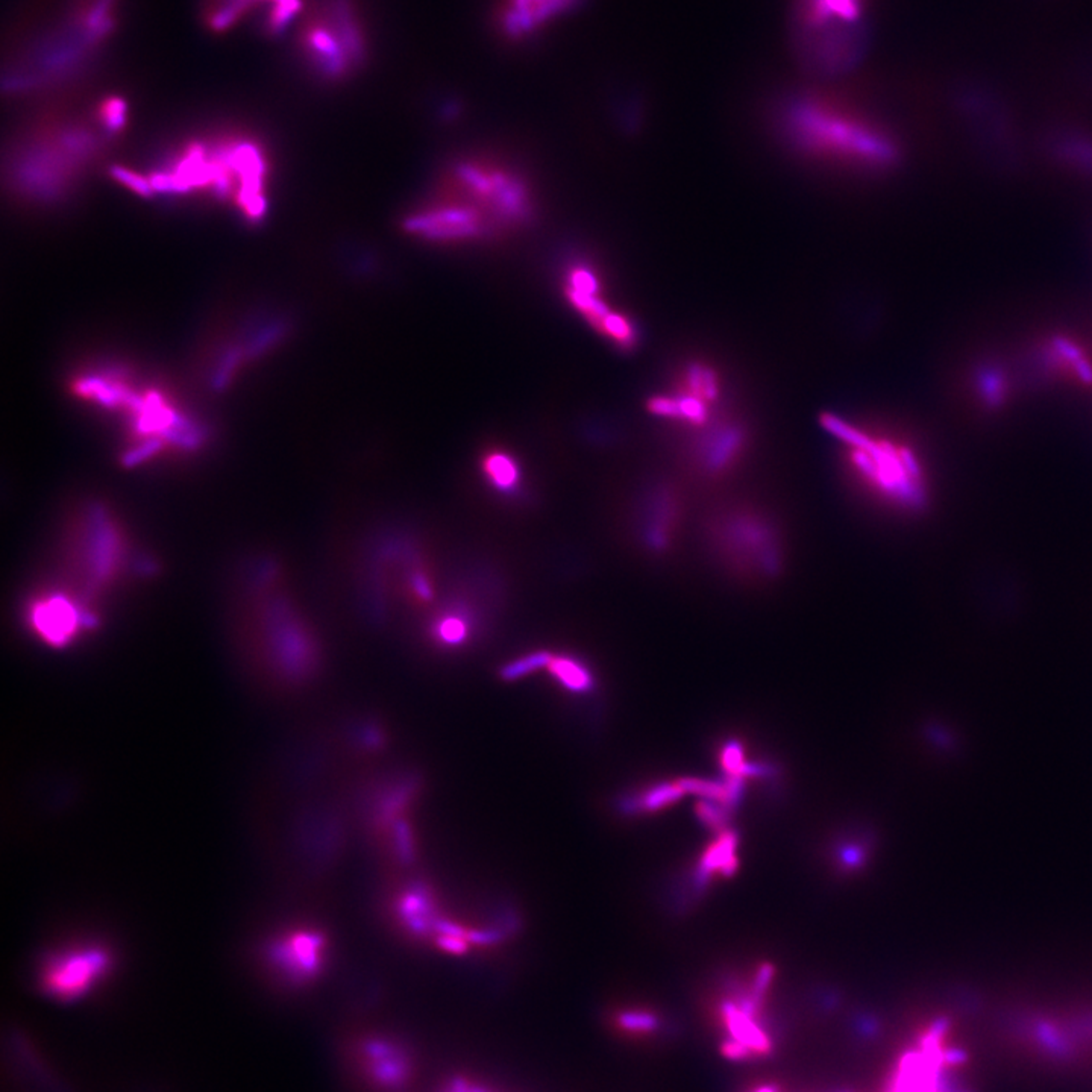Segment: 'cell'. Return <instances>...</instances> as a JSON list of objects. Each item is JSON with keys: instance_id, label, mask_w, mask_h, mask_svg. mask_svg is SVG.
I'll return each instance as SVG.
<instances>
[{"instance_id": "cell-1", "label": "cell", "mask_w": 1092, "mask_h": 1092, "mask_svg": "<svg viewBox=\"0 0 1092 1092\" xmlns=\"http://www.w3.org/2000/svg\"><path fill=\"white\" fill-rule=\"evenodd\" d=\"M534 208L533 190L521 172L490 156H463L404 219V229L430 244H479L520 231Z\"/></svg>"}, {"instance_id": "cell-2", "label": "cell", "mask_w": 1092, "mask_h": 1092, "mask_svg": "<svg viewBox=\"0 0 1092 1092\" xmlns=\"http://www.w3.org/2000/svg\"><path fill=\"white\" fill-rule=\"evenodd\" d=\"M821 425L839 443L847 471L860 489L908 512L924 505V471L911 448L867 431L838 414H823Z\"/></svg>"}, {"instance_id": "cell-3", "label": "cell", "mask_w": 1092, "mask_h": 1092, "mask_svg": "<svg viewBox=\"0 0 1092 1092\" xmlns=\"http://www.w3.org/2000/svg\"><path fill=\"white\" fill-rule=\"evenodd\" d=\"M781 127L802 152L856 168H886L895 156L890 140L871 124L818 96L792 99L784 106Z\"/></svg>"}, {"instance_id": "cell-4", "label": "cell", "mask_w": 1092, "mask_h": 1092, "mask_svg": "<svg viewBox=\"0 0 1092 1092\" xmlns=\"http://www.w3.org/2000/svg\"><path fill=\"white\" fill-rule=\"evenodd\" d=\"M865 0H795L792 35L802 67L833 77L848 72L865 48Z\"/></svg>"}, {"instance_id": "cell-5", "label": "cell", "mask_w": 1092, "mask_h": 1092, "mask_svg": "<svg viewBox=\"0 0 1092 1092\" xmlns=\"http://www.w3.org/2000/svg\"><path fill=\"white\" fill-rule=\"evenodd\" d=\"M721 390L715 367L692 361L683 369L679 387L654 395L648 401V410L657 418L701 431L713 425V408L721 400Z\"/></svg>"}, {"instance_id": "cell-6", "label": "cell", "mask_w": 1092, "mask_h": 1092, "mask_svg": "<svg viewBox=\"0 0 1092 1092\" xmlns=\"http://www.w3.org/2000/svg\"><path fill=\"white\" fill-rule=\"evenodd\" d=\"M716 534L719 548L739 569L763 578L776 577L781 569L780 544L774 526L762 516L733 513L721 521Z\"/></svg>"}, {"instance_id": "cell-7", "label": "cell", "mask_w": 1092, "mask_h": 1092, "mask_svg": "<svg viewBox=\"0 0 1092 1092\" xmlns=\"http://www.w3.org/2000/svg\"><path fill=\"white\" fill-rule=\"evenodd\" d=\"M565 293L573 309L619 348L632 349L638 343V330L633 320L610 309L609 302L603 298V284L595 267L586 263L570 266L565 276Z\"/></svg>"}, {"instance_id": "cell-8", "label": "cell", "mask_w": 1092, "mask_h": 1092, "mask_svg": "<svg viewBox=\"0 0 1092 1092\" xmlns=\"http://www.w3.org/2000/svg\"><path fill=\"white\" fill-rule=\"evenodd\" d=\"M109 969V955L96 945L58 951L46 959L40 971L41 987L52 997L75 1000L87 994Z\"/></svg>"}, {"instance_id": "cell-9", "label": "cell", "mask_w": 1092, "mask_h": 1092, "mask_svg": "<svg viewBox=\"0 0 1092 1092\" xmlns=\"http://www.w3.org/2000/svg\"><path fill=\"white\" fill-rule=\"evenodd\" d=\"M325 947L327 941L317 930H294L273 945L270 961L284 979L307 984L322 968Z\"/></svg>"}, {"instance_id": "cell-10", "label": "cell", "mask_w": 1092, "mask_h": 1092, "mask_svg": "<svg viewBox=\"0 0 1092 1092\" xmlns=\"http://www.w3.org/2000/svg\"><path fill=\"white\" fill-rule=\"evenodd\" d=\"M580 0H504L500 25L505 35L525 38L572 10Z\"/></svg>"}, {"instance_id": "cell-11", "label": "cell", "mask_w": 1092, "mask_h": 1092, "mask_svg": "<svg viewBox=\"0 0 1092 1092\" xmlns=\"http://www.w3.org/2000/svg\"><path fill=\"white\" fill-rule=\"evenodd\" d=\"M745 448V432L740 425L713 424L697 442V463L706 476H724L740 460Z\"/></svg>"}, {"instance_id": "cell-12", "label": "cell", "mask_w": 1092, "mask_h": 1092, "mask_svg": "<svg viewBox=\"0 0 1092 1092\" xmlns=\"http://www.w3.org/2000/svg\"><path fill=\"white\" fill-rule=\"evenodd\" d=\"M481 466L487 484L494 487L498 494L515 495L523 486L520 463L504 451H490L484 455Z\"/></svg>"}, {"instance_id": "cell-13", "label": "cell", "mask_w": 1092, "mask_h": 1092, "mask_svg": "<svg viewBox=\"0 0 1092 1092\" xmlns=\"http://www.w3.org/2000/svg\"><path fill=\"white\" fill-rule=\"evenodd\" d=\"M546 669H548L552 679L568 692H591L593 689V685H595L591 669L577 657L568 656V654H559V656L551 654Z\"/></svg>"}, {"instance_id": "cell-14", "label": "cell", "mask_w": 1092, "mask_h": 1092, "mask_svg": "<svg viewBox=\"0 0 1092 1092\" xmlns=\"http://www.w3.org/2000/svg\"><path fill=\"white\" fill-rule=\"evenodd\" d=\"M364 1055L370 1063V1071L375 1080L384 1086H398L406 1079V1063L400 1059V1055L384 1042H367Z\"/></svg>"}, {"instance_id": "cell-15", "label": "cell", "mask_w": 1092, "mask_h": 1092, "mask_svg": "<svg viewBox=\"0 0 1092 1092\" xmlns=\"http://www.w3.org/2000/svg\"><path fill=\"white\" fill-rule=\"evenodd\" d=\"M723 1013L726 1016L729 1031L733 1039L747 1045L748 1049L755 1053H768L771 1042L753 1021V1016L742 1012L733 1003H724Z\"/></svg>"}, {"instance_id": "cell-16", "label": "cell", "mask_w": 1092, "mask_h": 1092, "mask_svg": "<svg viewBox=\"0 0 1092 1092\" xmlns=\"http://www.w3.org/2000/svg\"><path fill=\"white\" fill-rule=\"evenodd\" d=\"M737 838L733 833H726L723 838L716 842L715 846L711 847L706 853L705 860H703V872L709 874L710 871H719L723 874L729 875L737 870V859L734 857V848H736Z\"/></svg>"}, {"instance_id": "cell-17", "label": "cell", "mask_w": 1092, "mask_h": 1092, "mask_svg": "<svg viewBox=\"0 0 1092 1092\" xmlns=\"http://www.w3.org/2000/svg\"><path fill=\"white\" fill-rule=\"evenodd\" d=\"M469 635H471V622L468 621V616L460 612H448L434 625V636L437 642L442 645H461Z\"/></svg>"}, {"instance_id": "cell-18", "label": "cell", "mask_w": 1092, "mask_h": 1092, "mask_svg": "<svg viewBox=\"0 0 1092 1092\" xmlns=\"http://www.w3.org/2000/svg\"><path fill=\"white\" fill-rule=\"evenodd\" d=\"M677 783H679L683 792H693V794L703 795L705 799L724 802L726 806H732V804H733L729 784L713 783V781L698 780V778H682V780L677 781Z\"/></svg>"}, {"instance_id": "cell-19", "label": "cell", "mask_w": 1092, "mask_h": 1092, "mask_svg": "<svg viewBox=\"0 0 1092 1092\" xmlns=\"http://www.w3.org/2000/svg\"><path fill=\"white\" fill-rule=\"evenodd\" d=\"M549 657H551V653H546V651H536V653L526 654L523 659H518V661L508 663L507 666L502 669V677H504L505 680H518L521 679V677H525V675L533 674V672L539 671V669H546Z\"/></svg>"}, {"instance_id": "cell-20", "label": "cell", "mask_w": 1092, "mask_h": 1092, "mask_svg": "<svg viewBox=\"0 0 1092 1092\" xmlns=\"http://www.w3.org/2000/svg\"><path fill=\"white\" fill-rule=\"evenodd\" d=\"M683 795V789L680 788L679 783L663 784V786H657L653 791L648 792L642 799V806L648 810L662 809V807L668 806L671 802H677Z\"/></svg>"}, {"instance_id": "cell-21", "label": "cell", "mask_w": 1092, "mask_h": 1092, "mask_svg": "<svg viewBox=\"0 0 1092 1092\" xmlns=\"http://www.w3.org/2000/svg\"><path fill=\"white\" fill-rule=\"evenodd\" d=\"M619 1024L625 1031L653 1032L659 1026L656 1016L646 1012H624L619 1015Z\"/></svg>"}, {"instance_id": "cell-22", "label": "cell", "mask_w": 1092, "mask_h": 1092, "mask_svg": "<svg viewBox=\"0 0 1092 1092\" xmlns=\"http://www.w3.org/2000/svg\"><path fill=\"white\" fill-rule=\"evenodd\" d=\"M697 813L698 817L705 821L706 825L715 828V830H721V828L726 825L727 820H729L726 809H721V807L716 806V804H711V802H708L698 804Z\"/></svg>"}, {"instance_id": "cell-23", "label": "cell", "mask_w": 1092, "mask_h": 1092, "mask_svg": "<svg viewBox=\"0 0 1092 1092\" xmlns=\"http://www.w3.org/2000/svg\"><path fill=\"white\" fill-rule=\"evenodd\" d=\"M113 174L117 179H119V181L125 182V184L129 185L131 189H134V192L140 193V195H143V197H150V184H148L145 179L137 176V174H131V172H128L125 171V169L120 168H114Z\"/></svg>"}, {"instance_id": "cell-24", "label": "cell", "mask_w": 1092, "mask_h": 1092, "mask_svg": "<svg viewBox=\"0 0 1092 1092\" xmlns=\"http://www.w3.org/2000/svg\"><path fill=\"white\" fill-rule=\"evenodd\" d=\"M773 976L774 969L771 965L762 966V969L758 971L757 977H755V991H753L752 995V997L755 998V1003H758L760 1000H762L763 994H765V989L768 987V985H770Z\"/></svg>"}, {"instance_id": "cell-25", "label": "cell", "mask_w": 1092, "mask_h": 1092, "mask_svg": "<svg viewBox=\"0 0 1092 1092\" xmlns=\"http://www.w3.org/2000/svg\"><path fill=\"white\" fill-rule=\"evenodd\" d=\"M724 1057L729 1059L740 1060L747 1059L752 1055V1050L748 1049L747 1045L737 1041V1039H730L723 1044Z\"/></svg>"}, {"instance_id": "cell-26", "label": "cell", "mask_w": 1092, "mask_h": 1092, "mask_svg": "<svg viewBox=\"0 0 1092 1092\" xmlns=\"http://www.w3.org/2000/svg\"><path fill=\"white\" fill-rule=\"evenodd\" d=\"M105 120L109 128L117 129L124 122V104L120 101H111L105 108Z\"/></svg>"}, {"instance_id": "cell-27", "label": "cell", "mask_w": 1092, "mask_h": 1092, "mask_svg": "<svg viewBox=\"0 0 1092 1092\" xmlns=\"http://www.w3.org/2000/svg\"><path fill=\"white\" fill-rule=\"evenodd\" d=\"M965 1060L966 1055L962 1050L953 1049L943 1053V1062L948 1063V1065H959Z\"/></svg>"}, {"instance_id": "cell-28", "label": "cell", "mask_w": 1092, "mask_h": 1092, "mask_svg": "<svg viewBox=\"0 0 1092 1092\" xmlns=\"http://www.w3.org/2000/svg\"><path fill=\"white\" fill-rule=\"evenodd\" d=\"M757 1092H776V1089H774V1088H762V1089H758Z\"/></svg>"}, {"instance_id": "cell-29", "label": "cell", "mask_w": 1092, "mask_h": 1092, "mask_svg": "<svg viewBox=\"0 0 1092 1092\" xmlns=\"http://www.w3.org/2000/svg\"><path fill=\"white\" fill-rule=\"evenodd\" d=\"M841 1092H848V1091H841Z\"/></svg>"}]
</instances>
